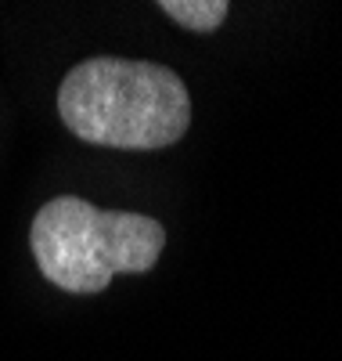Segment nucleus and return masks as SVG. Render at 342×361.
Returning a JSON list of instances; mask_svg holds the SVG:
<instances>
[{
    "label": "nucleus",
    "mask_w": 342,
    "mask_h": 361,
    "mask_svg": "<svg viewBox=\"0 0 342 361\" xmlns=\"http://www.w3.org/2000/svg\"><path fill=\"white\" fill-rule=\"evenodd\" d=\"M29 243L47 282L69 293H101L115 275L151 271L166 246V228L144 214L58 195L37 214Z\"/></svg>",
    "instance_id": "obj_2"
},
{
    "label": "nucleus",
    "mask_w": 342,
    "mask_h": 361,
    "mask_svg": "<svg viewBox=\"0 0 342 361\" xmlns=\"http://www.w3.org/2000/svg\"><path fill=\"white\" fill-rule=\"evenodd\" d=\"M58 112L65 127L90 145L155 152L184 137L191 98L184 80L166 66L90 58L61 83Z\"/></svg>",
    "instance_id": "obj_1"
},
{
    "label": "nucleus",
    "mask_w": 342,
    "mask_h": 361,
    "mask_svg": "<svg viewBox=\"0 0 342 361\" xmlns=\"http://www.w3.org/2000/svg\"><path fill=\"white\" fill-rule=\"evenodd\" d=\"M163 11L180 22L184 29H195V33H213L220 29L231 4L227 0H163Z\"/></svg>",
    "instance_id": "obj_3"
}]
</instances>
